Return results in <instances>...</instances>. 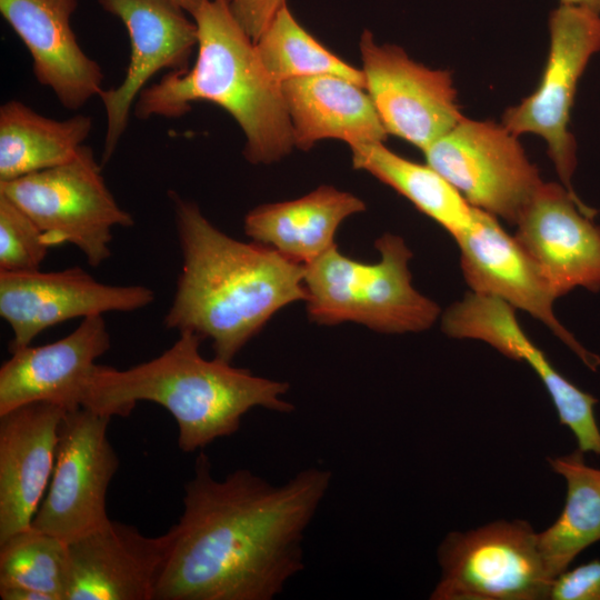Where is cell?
I'll return each instance as SVG.
<instances>
[{"label":"cell","instance_id":"obj_13","mask_svg":"<svg viewBox=\"0 0 600 600\" xmlns=\"http://www.w3.org/2000/svg\"><path fill=\"white\" fill-rule=\"evenodd\" d=\"M100 7L126 27L130 57L119 86L102 90L107 130L103 162L113 156L127 129L132 106L159 71L184 70L198 44V29L187 11L171 0H98Z\"/></svg>","mask_w":600,"mask_h":600},{"label":"cell","instance_id":"obj_26","mask_svg":"<svg viewBox=\"0 0 600 600\" xmlns=\"http://www.w3.org/2000/svg\"><path fill=\"white\" fill-rule=\"evenodd\" d=\"M261 63L269 76L282 83L312 76H338L366 89L362 69L347 63L312 37L282 7L254 42Z\"/></svg>","mask_w":600,"mask_h":600},{"label":"cell","instance_id":"obj_14","mask_svg":"<svg viewBox=\"0 0 600 600\" xmlns=\"http://www.w3.org/2000/svg\"><path fill=\"white\" fill-rule=\"evenodd\" d=\"M596 213L562 183L543 182L514 223V239L557 298L577 287L600 290Z\"/></svg>","mask_w":600,"mask_h":600},{"label":"cell","instance_id":"obj_9","mask_svg":"<svg viewBox=\"0 0 600 600\" xmlns=\"http://www.w3.org/2000/svg\"><path fill=\"white\" fill-rule=\"evenodd\" d=\"M423 153L472 207L513 226L543 183L518 136L502 123L463 117Z\"/></svg>","mask_w":600,"mask_h":600},{"label":"cell","instance_id":"obj_10","mask_svg":"<svg viewBox=\"0 0 600 600\" xmlns=\"http://www.w3.org/2000/svg\"><path fill=\"white\" fill-rule=\"evenodd\" d=\"M110 420L83 407L66 411L52 477L32 528L70 543L110 521L106 497L120 463L107 437Z\"/></svg>","mask_w":600,"mask_h":600},{"label":"cell","instance_id":"obj_31","mask_svg":"<svg viewBox=\"0 0 600 600\" xmlns=\"http://www.w3.org/2000/svg\"><path fill=\"white\" fill-rule=\"evenodd\" d=\"M560 3L580 6L600 13V0H560Z\"/></svg>","mask_w":600,"mask_h":600},{"label":"cell","instance_id":"obj_30","mask_svg":"<svg viewBox=\"0 0 600 600\" xmlns=\"http://www.w3.org/2000/svg\"><path fill=\"white\" fill-rule=\"evenodd\" d=\"M233 16L256 42L286 0H229Z\"/></svg>","mask_w":600,"mask_h":600},{"label":"cell","instance_id":"obj_20","mask_svg":"<svg viewBox=\"0 0 600 600\" xmlns=\"http://www.w3.org/2000/svg\"><path fill=\"white\" fill-rule=\"evenodd\" d=\"M280 87L299 149L309 150L323 139L354 147L383 142L388 136L368 92L344 78L303 77Z\"/></svg>","mask_w":600,"mask_h":600},{"label":"cell","instance_id":"obj_7","mask_svg":"<svg viewBox=\"0 0 600 600\" xmlns=\"http://www.w3.org/2000/svg\"><path fill=\"white\" fill-rule=\"evenodd\" d=\"M441 574L432 600H544L552 582L524 520L449 533L438 548Z\"/></svg>","mask_w":600,"mask_h":600},{"label":"cell","instance_id":"obj_11","mask_svg":"<svg viewBox=\"0 0 600 600\" xmlns=\"http://www.w3.org/2000/svg\"><path fill=\"white\" fill-rule=\"evenodd\" d=\"M366 90L388 134L422 151L462 118L451 73L427 68L399 47L360 39Z\"/></svg>","mask_w":600,"mask_h":600},{"label":"cell","instance_id":"obj_29","mask_svg":"<svg viewBox=\"0 0 600 600\" xmlns=\"http://www.w3.org/2000/svg\"><path fill=\"white\" fill-rule=\"evenodd\" d=\"M548 599L600 600V560L561 572L552 580Z\"/></svg>","mask_w":600,"mask_h":600},{"label":"cell","instance_id":"obj_18","mask_svg":"<svg viewBox=\"0 0 600 600\" xmlns=\"http://www.w3.org/2000/svg\"><path fill=\"white\" fill-rule=\"evenodd\" d=\"M64 413L40 401L0 414V543L31 527L52 477Z\"/></svg>","mask_w":600,"mask_h":600},{"label":"cell","instance_id":"obj_17","mask_svg":"<svg viewBox=\"0 0 600 600\" xmlns=\"http://www.w3.org/2000/svg\"><path fill=\"white\" fill-rule=\"evenodd\" d=\"M110 347L103 317L93 316L54 342L12 351L0 368V414L40 401L66 411L80 408L96 360Z\"/></svg>","mask_w":600,"mask_h":600},{"label":"cell","instance_id":"obj_8","mask_svg":"<svg viewBox=\"0 0 600 600\" xmlns=\"http://www.w3.org/2000/svg\"><path fill=\"white\" fill-rule=\"evenodd\" d=\"M550 47L538 88L507 109L501 123L516 136L534 133L544 139L561 183L573 196L571 178L577 144L569 131L570 112L580 77L600 50V13L562 4L549 17Z\"/></svg>","mask_w":600,"mask_h":600},{"label":"cell","instance_id":"obj_5","mask_svg":"<svg viewBox=\"0 0 600 600\" xmlns=\"http://www.w3.org/2000/svg\"><path fill=\"white\" fill-rule=\"evenodd\" d=\"M380 260L364 263L337 246L304 266L306 303L318 324L361 323L382 333L420 332L439 318V306L411 281L412 252L404 240L384 233L376 240Z\"/></svg>","mask_w":600,"mask_h":600},{"label":"cell","instance_id":"obj_25","mask_svg":"<svg viewBox=\"0 0 600 600\" xmlns=\"http://www.w3.org/2000/svg\"><path fill=\"white\" fill-rule=\"evenodd\" d=\"M71 580L69 544L32 527L0 543L2 600H66Z\"/></svg>","mask_w":600,"mask_h":600},{"label":"cell","instance_id":"obj_6","mask_svg":"<svg viewBox=\"0 0 600 600\" xmlns=\"http://www.w3.org/2000/svg\"><path fill=\"white\" fill-rule=\"evenodd\" d=\"M0 194L37 223L50 248L69 243L91 267L110 258L113 229L134 223L109 190L92 149L84 144L68 162L0 181Z\"/></svg>","mask_w":600,"mask_h":600},{"label":"cell","instance_id":"obj_12","mask_svg":"<svg viewBox=\"0 0 600 600\" xmlns=\"http://www.w3.org/2000/svg\"><path fill=\"white\" fill-rule=\"evenodd\" d=\"M153 301L154 292L146 286L103 283L79 267L50 272L0 271V316L12 332L10 352L64 321L137 311Z\"/></svg>","mask_w":600,"mask_h":600},{"label":"cell","instance_id":"obj_24","mask_svg":"<svg viewBox=\"0 0 600 600\" xmlns=\"http://www.w3.org/2000/svg\"><path fill=\"white\" fill-rule=\"evenodd\" d=\"M583 454L577 449L548 459L567 484L560 516L549 528L538 532L539 549L552 580L584 549L600 541V469L587 464Z\"/></svg>","mask_w":600,"mask_h":600},{"label":"cell","instance_id":"obj_3","mask_svg":"<svg viewBox=\"0 0 600 600\" xmlns=\"http://www.w3.org/2000/svg\"><path fill=\"white\" fill-rule=\"evenodd\" d=\"M179 333L169 349L147 362L126 370L97 364L81 407L112 418L128 417L139 401L160 404L178 423L183 452L232 436L253 408L280 413L294 410L283 399L288 382L256 376L217 358L208 360L200 353V336L188 330Z\"/></svg>","mask_w":600,"mask_h":600},{"label":"cell","instance_id":"obj_4","mask_svg":"<svg viewBox=\"0 0 600 600\" xmlns=\"http://www.w3.org/2000/svg\"><path fill=\"white\" fill-rule=\"evenodd\" d=\"M192 18L198 29L194 63L168 71L146 87L133 106L134 116L140 120L179 118L194 102H211L239 124L249 162L279 161L294 147L280 83L266 71L229 0H201Z\"/></svg>","mask_w":600,"mask_h":600},{"label":"cell","instance_id":"obj_1","mask_svg":"<svg viewBox=\"0 0 600 600\" xmlns=\"http://www.w3.org/2000/svg\"><path fill=\"white\" fill-rule=\"evenodd\" d=\"M310 467L282 484L249 469L216 479L204 452L184 486L183 512L154 600H272L304 568L303 540L330 488Z\"/></svg>","mask_w":600,"mask_h":600},{"label":"cell","instance_id":"obj_19","mask_svg":"<svg viewBox=\"0 0 600 600\" xmlns=\"http://www.w3.org/2000/svg\"><path fill=\"white\" fill-rule=\"evenodd\" d=\"M77 7L78 0H0V13L29 51L37 81L70 110L99 97L104 78L71 28Z\"/></svg>","mask_w":600,"mask_h":600},{"label":"cell","instance_id":"obj_32","mask_svg":"<svg viewBox=\"0 0 600 600\" xmlns=\"http://www.w3.org/2000/svg\"><path fill=\"white\" fill-rule=\"evenodd\" d=\"M187 11L191 17L197 11L201 0H171Z\"/></svg>","mask_w":600,"mask_h":600},{"label":"cell","instance_id":"obj_21","mask_svg":"<svg viewBox=\"0 0 600 600\" xmlns=\"http://www.w3.org/2000/svg\"><path fill=\"white\" fill-rule=\"evenodd\" d=\"M364 210L354 194L321 186L294 200L256 207L246 214L243 229L253 242L307 266L337 246V230L347 218Z\"/></svg>","mask_w":600,"mask_h":600},{"label":"cell","instance_id":"obj_22","mask_svg":"<svg viewBox=\"0 0 600 600\" xmlns=\"http://www.w3.org/2000/svg\"><path fill=\"white\" fill-rule=\"evenodd\" d=\"M92 129L89 116L57 120L26 103L0 107V181L13 180L70 161Z\"/></svg>","mask_w":600,"mask_h":600},{"label":"cell","instance_id":"obj_27","mask_svg":"<svg viewBox=\"0 0 600 600\" xmlns=\"http://www.w3.org/2000/svg\"><path fill=\"white\" fill-rule=\"evenodd\" d=\"M50 246L37 223L0 194V271L40 270Z\"/></svg>","mask_w":600,"mask_h":600},{"label":"cell","instance_id":"obj_16","mask_svg":"<svg viewBox=\"0 0 600 600\" xmlns=\"http://www.w3.org/2000/svg\"><path fill=\"white\" fill-rule=\"evenodd\" d=\"M171 540L170 530L147 537L110 519L68 543L71 580L66 600H154Z\"/></svg>","mask_w":600,"mask_h":600},{"label":"cell","instance_id":"obj_28","mask_svg":"<svg viewBox=\"0 0 600 600\" xmlns=\"http://www.w3.org/2000/svg\"><path fill=\"white\" fill-rule=\"evenodd\" d=\"M513 360L526 361L537 373L562 424H576L590 413L594 402L593 396L566 379L527 334L516 344Z\"/></svg>","mask_w":600,"mask_h":600},{"label":"cell","instance_id":"obj_2","mask_svg":"<svg viewBox=\"0 0 600 600\" xmlns=\"http://www.w3.org/2000/svg\"><path fill=\"white\" fill-rule=\"evenodd\" d=\"M169 198L182 266L164 327L210 339L214 358L231 363L276 312L306 300L304 266L226 234L177 192Z\"/></svg>","mask_w":600,"mask_h":600},{"label":"cell","instance_id":"obj_23","mask_svg":"<svg viewBox=\"0 0 600 600\" xmlns=\"http://www.w3.org/2000/svg\"><path fill=\"white\" fill-rule=\"evenodd\" d=\"M350 149L354 169L367 171L394 189L453 239L472 226L474 207L428 163L408 160L388 149L383 142Z\"/></svg>","mask_w":600,"mask_h":600},{"label":"cell","instance_id":"obj_15","mask_svg":"<svg viewBox=\"0 0 600 600\" xmlns=\"http://www.w3.org/2000/svg\"><path fill=\"white\" fill-rule=\"evenodd\" d=\"M460 267L472 292L497 297L542 322L592 371L600 357L588 351L553 311L557 297L514 237L498 218L474 208L472 226L454 238Z\"/></svg>","mask_w":600,"mask_h":600}]
</instances>
